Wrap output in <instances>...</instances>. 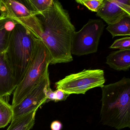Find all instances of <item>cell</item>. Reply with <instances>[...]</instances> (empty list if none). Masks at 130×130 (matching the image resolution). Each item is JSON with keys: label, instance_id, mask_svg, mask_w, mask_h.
Masks as SVG:
<instances>
[{"label": "cell", "instance_id": "6da1fadb", "mask_svg": "<svg viewBox=\"0 0 130 130\" xmlns=\"http://www.w3.org/2000/svg\"><path fill=\"white\" fill-rule=\"evenodd\" d=\"M14 21L44 44L52 58L51 64L73 61L71 41L76 28L68 11L59 1L53 0L50 7L42 12Z\"/></svg>", "mask_w": 130, "mask_h": 130}, {"label": "cell", "instance_id": "7a4b0ae2", "mask_svg": "<svg viewBox=\"0 0 130 130\" xmlns=\"http://www.w3.org/2000/svg\"><path fill=\"white\" fill-rule=\"evenodd\" d=\"M101 88L102 124L118 130L130 128V79L124 77Z\"/></svg>", "mask_w": 130, "mask_h": 130}, {"label": "cell", "instance_id": "3957f363", "mask_svg": "<svg viewBox=\"0 0 130 130\" xmlns=\"http://www.w3.org/2000/svg\"><path fill=\"white\" fill-rule=\"evenodd\" d=\"M36 39L19 23L15 24L10 31L5 54L17 86L25 73L34 50Z\"/></svg>", "mask_w": 130, "mask_h": 130}, {"label": "cell", "instance_id": "277c9868", "mask_svg": "<svg viewBox=\"0 0 130 130\" xmlns=\"http://www.w3.org/2000/svg\"><path fill=\"white\" fill-rule=\"evenodd\" d=\"M52 60L51 54L41 40L36 39L34 50L22 80L13 92L12 107L19 104L48 73V67Z\"/></svg>", "mask_w": 130, "mask_h": 130}, {"label": "cell", "instance_id": "5b68a950", "mask_svg": "<svg viewBox=\"0 0 130 130\" xmlns=\"http://www.w3.org/2000/svg\"><path fill=\"white\" fill-rule=\"evenodd\" d=\"M105 82L104 71L84 69L79 73L66 76L55 84L57 89L70 95L85 94L93 88L102 87Z\"/></svg>", "mask_w": 130, "mask_h": 130}, {"label": "cell", "instance_id": "8992f818", "mask_svg": "<svg viewBox=\"0 0 130 130\" xmlns=\"http://www.w3.org/2000/svg\"><path fill=\"white\" fill-rule=\"evenodd\" d=\"M105 25L100 19H89L79 31L74 33L71 45L72 55L77 56L97 52Z\"/></svg>", "mask_w": 130, "mask_h": 130}, {"label": "cell", "instance_id": "52a82bcc", "mask_svg": "<svg viewBox=\"0 0 130 130\" xmlns=\"http://www.w3.org/2000/svg\"><path fill=\"white\" fill-rule=\"evenodd\" d=\"M50 85L48 72L42 78L35 87L19 104L12 107L13 114L12 121L34 110H38L42 105L46 102L47 99L46 90Z\"/></svg>", "mask_w": 130, "mask_h": 130}, {"label": "cell", "instance_id": "ba28073f", "mask_svg": "<svg viewBox=\"0 0 130 130\" xmlns=\"http://www.w3.org/2000/svg\"><path fill=\"white\" fill-rule=\"evenodd\" d=\"M96 15L108 25L117 23L125 17H130V1L104 0Z\"/></svg>", "mask_w": 130, "mask_h": 130}, {"label": "cell", "instance_id": "9c48e42d", "mask_svg": "<svg viewBox=\"0 0 130 130\" xmlns=\"http://www.w3.org/2000/svg\"><path fill=\"white\" fill-rule=\"evenodd\" d=\"M16 87L5 52L0 53V97L7 99L14 92Z\"/></svg>", "mask_w": 130, "mask_h": 130}, {"label": "cell", "instance_id": "30bf717a", "mask_svg": "<svg viewBox=\"0 0 130 130\" xmlns=\"http://www.w3.org/2000/svg\"><path fill=\"white\" fill-rule=\"evenodd\" d=\"M1 16L14 20L35 15L21 2V1L1 0Z\"/></svg>", "mask_w": 130, "mask_h": 130}, {"label": "cell", "instance_id": "8fae6325", "mask_svg": "<svg viewBox=\"0 0 130 130\" xmlns=\"http://www.w3.org/2000/svg\"><path fill=\"white\" fill-rule=\"evenodd\" d=\"M106 63L116 70L127 71L130 68V48L120 49L106 57Z\"/></svg>", "mask_w": 130, "mask_h": 130}, {"label": "cell", "instance_id": "7c38bea8", "mask_svg": "<svg viewBox=\"0 0 130 130\" xmlns=\"http://www.w3.org/2000/svg\"><path fill=\"white\" fill-rule=\"evenodd\" d=\"M38 110L11 121L7 130H31L35 124L36 114Z\"/></svg>", "mask_w": 130, "mask_h": 130}, {"label": "cell", "instance_id": "4fadbf2b", "mask_svg": "<svg viewBox=\"0 0 130 130\" xmlns=\"http://www.w3.org/2000/svg\"><path fill=\"white\" fill-rule=\"evenodd\" d=\"M106 29L112 38L117 36H130V17H125L117 23L108 25Z\"/></svg>", "mask_w": 130, "mask_h": 130}, {"label": "cell", "instance_id": "5bb4252c", "mask_svg": "<svg viewBox=\"0 0 130 130\" xmlns=\"http://www.w3.org/2000/svg\"><path fill=\"white\" fill-rule=\"evenodd\" d=\"M14 21L0 15V53L4 52L7 47L11 29L10 26H14Z\"/></svg>", "mask_w": 130, "mask_h": 130}, {"label": "cell", "instance_id": "9a60e30c", "mask_svg": "<svg viewBox=\"0 0 130 130\" xmlns=\"http://www.w3.org/2000/svg\"><path fill=\"white\" fill-rule=\"evenodd\" d=\"M13 114L12 105L7 99L0 97V128L5 127L11 122Z\"/></svg>", "mask_w": 130, "mask_h": 130}, {"label": "cell", "instance_id": "2e32d148", "mask_svg": "<svg viewBox=\"0 0 130 130\" xmlns=\"http://www.w3.org/2000/svg\"><path fill=\"white\" fill-rule=\"evenodd\" d=\"M53 0H23L21 2L31 12L37 15L47 9L52 4Z\"/></svg>", "mask_w": 130, "mask_h": 130}, {"label": "cell", "instance_id": "e0dca14e", "mask_svg": "<svg viewBox=\"0 0 130 130\" xmlns=\"http://www.w3.org/2000/svg\"><path fill=\"white\" fill-rule=\"evenodd\" d=\"M76 2L83 5L90 11L97 13L102 6L104 0H76Z\"/></svg>", "mask_w": 130, "mask_h": 130}, {"label": "cell", "instance_id": "ac0fdd59", "mask_svg": "<svg viewBox=\"0 0 130 130\" xmlns=\"http://www.w3.org/2000/svg\"><path fill=\"white\" fill-rule=\"evenodd\" d=\"M109 48L112 49H119V50L130 48V36L116 39Z\"/></svg>", "mask_w": 130, "mask_h": 130}, {"label": "cell", "instance_id": "d6986e66", "mask_svg": "<svg viewBox=\"0 0 130 130\" xmlns=\"http://www.w3.org/2000/svg\"><path fill=\"white\" fill-rule=\"evenodd\" d=\"M69 95L61 90L57 89L55 91H53L52 92L50 96V100L51 101H54L55 102L64 101L67 99Z\"/></svg>", "mask_w": 130, "mask_h": 130}, {"label": "cell", "instance_id": "ffe728a7", "mask_svg": "<svg viewBox=\"0 0 130 130\" xmlns=\"http://www.w3.org/2000/svg\"><path fill=\"white\" fill-rule=\"evenodd\" d=\"M63 128V124L59 121H54L52 122L51 125V130H61Z\"/></svg>", "mask_w": 130, "mask_h": 130}]
</instances>
